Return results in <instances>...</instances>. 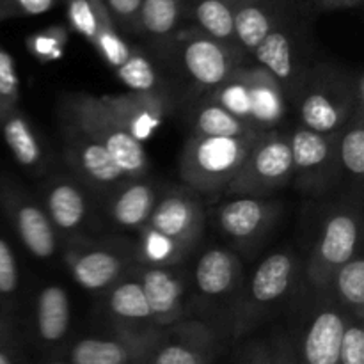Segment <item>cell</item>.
<instances>
[{
	"instance_id": "1",
	"label": "cell",
	"mask_w": 364,
	"mask_h": 364,
	"mask_svg": "<svg viewBox=\"0 0 364 364\" xmlns=\"http://www.w3.org/2000/svg\"><path fill=\"white\" fill-rule=\"evenodd\" d=\"M295 92L302 128L326 135L340 134L359 98H364L363 77L359 75L354 84L345 71L318 64L302 75Z\"/></svg>"
},
{
	"instance_id": "2",
	"label": "cell",
	"mask_w": 364,
	"mask_h": 364,
	"mask_svg": "<svg viewBox=\"0 0 364 364\" xmlns=\"http://www.w3.org/2000/svg\"><path fill=\"white\" fill-rule=\"evenodd\" d=\"M205 212L198 199L171 192L160 199L142 228V252L155 267L176 263L199 242Z\"/></svg>"
},
{
	"instance_id": "3",
	"label": "cell",
	"mask_w": 364,
	"mask_h": 364,
	"mask_svg": "<svg viewBox=\"0 0 364 364\" xmlns=\"http://www.w3.org/2000/svg\"><path fill=\"white\" fill-rule=\"evenodd\" d=\"M208 100L259 134L276 130L287 114L284 89L262 66H238Z\"/></svg>"
},
{
	"instance_id": "4",
	"label": "cell",
	"mask_w": 364,
	"mask_h": 364,
	"mask_svg": "<svg viewBox=\"0 0 364 364\" xmlns=\"http://www.w3.org/2000/svg\"><path fill=\"white\" fill-rule=\"evenodd\" d=\"M263 134L224 139L192 134L180 155V178L194 191H226Z\"/></svg>"
},
{
	"instance_id": "5",
	"label": "cell",
	"mask_w": 364,
	"mask_h": 364,
	"mask_svg": "<svg viewBox=\"0 0 364 364\" xmlns=\"http://www.w3.org/2000/svg\"><path fill=\"white\" fill-rule=\"evenodd\" d=\"M68 110L73 130L102 144L127 178L137 180L144 176L148 171L144 146L117 123L100 96H75Z\"/></svg>"
},
{
	"instance_id": "6",
	"label": "cell",
	"mask_w": 364,
	"mask_h": 364,
	"mask_svg": "<svg viewBox=\"0 0 364 364\" xmlns=\"http://www.w3.org/2000/svg\"><path fill=\"white\" fill-rule=\"evenodd\" d=\"M291 173L294 164L288 137L277 130L267 132L258 139L237 176L226 187V194L265 198L270 192L283 188L291 180Z\"/></svg>"
},
{
	"instance_id": "7",
	"label": "cell",
	"mask_w": 364,
	"mask_h": 364,
	"mask_svg": "<svg viewBox=\"0 0 364 364\" xmlns=\"http://www.w3.org/2000/svg\"><path fill=\"white\" fill-rule=\"evenodd\" d=\"M359 215L354 210H338L323 223L308 262V279L318 294L327 290L340 267L358 255Z\"/></svg>"
},
{
	"instance_id": "8",
	"label": "cell",
	"mask_w": 364,
	"mask_h": 364,
	"mask_svg": "<svg viewBox=\"0 0 364 364\" xmlns=\"http://www.w3.org/2000/svg\"><path fill=\"white\" fill-rule=\"evenodd\" d=\"M340 134L326 135L301 127L288 137L294 164L291 178L299 187L309 192H326L334 183L341 166L338 153Z\"/></svg>"
},
{
	"instance_id": "9",
	"label": "cell",
	"mask_w": 364,
	"mask_h": 364,
	"mask_svg": "<svg viewBox=\"0 0 364 364\" xmlns=\"http://www.w3.org/2000/svg\"><path fill=\"white\" fill-rule=\"evenodd\" d=\"M297 276V259L291 252H274L263 259L238 306L237 323L242 329L252 327L255 320L263 318L270 308L279 304L294 288Z\"/></svg>"
},
{
	"instance_id": "10",
	"label": "cell",
	"mask_w": 364,
	"mask_h": 364,
	"mask_svg": "<svg viewBox=\"0 0 364 364\" xmlns=\"http://www.w3.org/2000/svg\"><path fill=\"white\" fill-rule=\"evenodd\" d=\"M185 71L201 87L215 89L238 68V50L208 38L198 28L180 31L174 36Z\"/></svg>"
},
{
	"instance_id": "11",
	"label": "cell",
	"mask_w": 364,
	"mask_h": 364,
	"mask_svg": "<svg viewBox=\"0 0 364 364\" xmlns=\"http://www.w3.org/2000/svg\"><path fill=\"white\" fill-rule=\"evenodd\" d=\"M117 123L139 142L155 135L167 114L166 96L162 92H123L100 96Z\"/></svg>"
},
{
	"instance_id": "12",
	"label": "cell",
	"mask_w": 364,
	"mask_h": 364,
	"mask_svg": "<svg viewBox=\"0 0 364 364\" xmlns=\"http://www.w3.org/2000/svg\"><path fill=\"white\" fill-rule=\"evenodd\" d=\"M347 313L333 301H322L313 309L306 329L302 352L308 364H340V347Z\"/></svg>"
},
{
	"instance_id": "13",
	"label": "cell",
	"mask_w": 364,
	"mask_h": 364,
	"mask_svg": "<svg viewBox=\"0 0 364 364\" xmlns=\"http://www.w3.org/2000/svg\"><path fill=\"white\" fill-rule=\"evenodd\" d=\"M279 205L265 198H237L217 210L219 228L237 242H255L270 230Z\"/></svg>"
},
{
	"instance_id": "14",
	"label": "cell",
	"mask_w": 364,
	"mask_h": 364,
	"mask_svg": "<svg viewBox=\"0 0 364 364\" xmlns=\"http://www.w3.org/2000/svg\"><path fill=\"white\" fill-rule=\"evenodd\" d=\"M252 55L258 60V66L269 71L279 82L281 87H299V82L306 71L301 70L297 43L294 36L287 31L283 21L279 20L274 25L267 38L256 46Z\"/></svg>"
},
{
	"instance_id": "15",
	"label": "cell",
	"mask_w": 364,
	"mask_h": 364,
	"mask_svg": "<svg viewBox=\"0 0 364 364\" xmlns=\"http://www.w3.org/2000/svg\"><path fill=\"white\" fill-rule=\"evenodd\" d=\"M68 156L75 169L85 178L91 185L100 188H110L121 185V181L128 180L127 174L117 167L112 156L98 142L91 141L85 135L73 130L70 139Z\"/></svg>"
},
{
	"instance_id": "16",
	"label": "cell",
	"mask_w": 364,
	"mask_h": 364,
	"mask_svg": "<svg viewBox=\"0 0 364 364\" xmlns=\"http://www.w3.org/2000/svg\"><path fill=\"white\" fill-rule=\"evenodd\" d=\"M151 311L153 323L171 326L181 315L183 283L164 267H151L139 281Z\"/></svg>"
},
{
	"instance_id": "17",
	"label": "cell",
	"mask_w": 364,
	"mask_h": 364,
	"mask_svg": "<svg viewBox=\"0 0 364 364\" xmlns=\"http://www.w3.org/2000/svg\"><path fill=\"white\" fill-rule=\"evenodd\" d=\"M240 276V259L223 247L208 249L196 265V287L206 297L228 295L238 287Z\"/></svg>"
},
{
	"instance_id": "18",
	"label": "cell",
	"mask_w": 364,
	"mask_h": 364,
	"mask_svg": "<svg viewBox=\"0 0 364 364\" xmlns=\"http://www.w3.org/2000/svg\"><path fill=\"white\" fill-rule=\"evenodd\" d=\"M235 36L245 52H255L279 21L276 0H235Z\"/></svg>"
},
{
	"instance_id": "19",
	"label": "cell",
	"mask_w": 364,
	"mask_h": 364,
	"mask_svg": "<svg viewBox=\"0 0 364 364\" xmlns=\"http://www.w3.org/2000/svg\"><path fill=\"white\" fill-rule=\"evenodd\" d=\"M11 213H13L14 226H16V231L25 247L36 258L46 259L53 256L57 240L48 215L39 206L32 205L25 199H18L11 206Z\"/></svg>"
},
{
	"instance_id": "20",
	"label": "cell",
	"mask_w": 364,
	"mask_h": 364,
	"mask_svg": "<svg viewBox=\"0 0 364 364\" xmlns=\"http://www.w3.org/2000/svg\"><path fill=\"white\" fill-rule=\"evenodd\" d=\"M233 0H191L187 18L208 38L240 52L235 36Z\"/></svg>"
},
{
	"instance_id": "21",
	"label": "cell",
	"mask_w": 364,
	"mask_h": 364,
	"mask_svg": "<svg viewBox=\"0 0 364 364\" xmlns=\"http://www.w3.org/2000/svg\"><path fill=\"white\" fill-rule=\"evenodd\" d=\"M0 132L20 166L31 171L41 169L45 162L41 142L20 109H13L0 116Z\"/></svg>"
},
{
	"instance_id": "22",
	"label": "cell",
	"mask_w": 364,
	"mask_h": 364,
	"mask_svg": "<svg viewBox=\"0 0 364 364\" xmlns=\"http://www.w3.org/2000/svg\"><path fill=\"white\" fill-rule=\"evenodd\" d=\"M191 0H142L137 31L159 41L173 39L187 18Z\"/></svg>"
},
{
	"instance_id": "23",
	"label": "cell",
	"mask_w": 364,
	"mask_h": 364,
	"mask_svg": "<svg viewBox=\"0 0 364 364\" xmlns=\"http://www.w3.org/2000/svg\"><path fill=\"white\" fill-rule=\"evenodd\" d=\"M156 192L153 185L144 181H132L124 185L110 205L112 219L123 228H137L142 230L148 223L149 215L155 210Z\"/></svg>"
},
{
	"instance_id": "24",
	"label": "cell",
	"mask_w": 364,
	"mask_h": 364,
	"mask_svg": "<svg viewBox=\"0 0 364 364\" xmlns=\"http://www.w3.org/2000/svg\"><path fill=\"white\" fill-rule=\"evenodd\" d=\"M123 259L110 251L92 249L71 259V274L85 290H103L119 277Z\"/></svg>"
},
{
	"instance_id": "25",
	"label": "cell",
	"mask_w": 364,
	"mask_h": 364,
	"mask_svg": "<svg viewBox=\"0 0 364 364\" xmlns=\"http://www.w3.org/2000/svg\"><path fill=\"white\" fill-rule=\"evenodd\" d=\"M46 208L52 223L59 230H77L85 219L87 203L80 188L70 180H60L50 185L46 192Z\"/></svg>"
},
{
	"instance_id": "26",
	"label": "cell",
	"mask_w": 364,
	"mask_h": 364,
	"mask_svg": "<svg viewBox=\"0 0 364 364\" xmlns=\"http://www.w3.org/2000/svg\"><path fill=\"white\" fill-rule=\"evenodd\" d=\"M70 297L57 284L43 288L36 306L39 336L45 341H59L70 329Z\"/></svg>"
},
{
	"instance_id": "27",
	"label": "cell",
	"mask_w": 364,
	"mask_h": 364,
	"mask_svg": "<svg viewBox=\"0 0 364 364\" xmlns=\"http://www.w3.org/2000/svg\"><path fill=\"white\" fill-rule=\"evenodd\" d=\"M322 294H331L338 299L345 309L358 320H363L364 311V262L355 255L350 262L338 269L329 287Z\"/></svg>"
},
{
	"instance_id": "28",
	"label": "cell",
	"mask_w": 364,
	"mask_h": 364,
	"mask_svg": "<svg viewBox=\"0 0 364 364\" xmlns=\"http://www.w3.org/2000/svg\"><path fill=\"white\" fill-rule=\"evenodd\" d=\"M194 134L205 135V137H224V139H238L258 135L249 128L244 121L235 117L220 105L213 103L212 100H206L198 109L194 117Z\"/></svg>"
},
{
	"instance_id": "29",
	"label": "cell",
	"mask_w": 364,
	"mask_h": 364,
	"mask_svg": "<svg viewBox=\"0 0 364 364\" xmlns=\"http://www.w3.org/2000/svg\"><path fill=\"white\" fill-rule=\"evenodd\" d=\"M340 164L355 180L364 173V98H359L354 114L345 124L338 141Z\"/></svg>"
},
{
	"instance_id": "30",
	"label": "cell",
	"mask_w": 364,
	"mask_h": 364,
	"mask_svg": "<svg viewBox=\"0 0 364 364\" xmlns=\"http://www.w3.org/2000/svg\"><path fill=\"white\" fill-rule=\"evenodd\" d=\"M66 11L71 27L89 43L95 41L107 25L114 23L102 0H66Z\"/></svg>"
},
{
	"instance_id": "31",
	"label": "cell",
	"mask_w": 364,
	"mask_h": 364,
	"mask_svg": "<svg viewBox=\"0 0 364 364\" xmlns=\"http://www.w3.org/2000/svg\"><path fill=\"white\" fill-rule=\"evenodd\" d=\"M109 308L116 318L127 320V322H142V320L153 322L151 311H149L139 281H127V283L117 284L110 294Z\"/></svg>"
},
{
	"instance_id": "32",
	"label": "cell",
	"mask_w": 364,
	"mask_h": 364,
	"mask_svg": "<svg viewBox=\"0 0 364 364\" xmlns=\"http://www.w3.org/2000/svg\"><path fill=\"white\" fill-rule=\"evenodd\" d=\"M130 350L121 341L85 338L71 352L73 364H127Z\"/></svg>"
},
{
	"instance_id": "33",
	"label": "cell",
	"mask_w": 364,
	"mask_h": 364,
	"mask_svg": "<svg viewBox=\"0 0 364 364\" xmlns=\"http://www.w3.org/2000/svg\"><path fill=\"white\" fill-rule=\"evenodd\" d=\"M117 77L134 92H159V73L151 60L139 50H134L116 70Z\"/></svg>"
},
{
	"instance_id": "34",
	"label": "cell",
	"mask_w": 364,
	"mask_h": 364,
	"mask_svg": "<svg viewBox=\"0 0 364 364\" xmlns=\"http://www.w3.org/2000/svg\"><path fill=\"white\" fill-rule=\"evenodd\" d=\"M95 46L96 52L102 55V59L105 60L109 66L114 68V71L119 66H123L124 60L132 55L134 48L124 41L123 36L119 34V28L114 23L107 25L98 36H96L95 41L91 43Z\"/></svg>"
},
{
	"instance_id": "35",
	"label": "cell",
	"mask_w": 364,
	"mask_h": 364,
	"mask_svg": "<svg viewBox=\"0 0 364 364\" xmlns=\"http://www.w3.org/2000/svg\"><path fill=\"white\" fill-rule=\"evenodd\" d=\"M20 100V78L13 55L0 45V116L18 109Z\"/></svg>"
},
{
	"instance_id": "36",
	"label": "cell",
	"mask_w": 364,
	"mask_h": 364,
	"mask_svg": "<svg viewBox=\"0 0 364 364\" xmlns=\"http://www.w3.org/2000/svg\"><path fill=\"white\" fill-rule=\"evenodd\" d=\"M64 45H66V32L60 27L48 28L46 32H39V34L32 36L28 39V48L39 59H53V57H59Z\"/></svg>"
},
{
	"instance_id": "37",
	"label": "cell",
	"mask_w": 364,
	"mask_h": 364,
	"mask_svg": "<svg viewBox=\"0 0 364 364\" xmlns=\"http://www.w3.org/2000/svg\"><path fill=\"white\" fill-rule=\"evenodd\" d=\"M340 364H364V331L359 323H345Z\"/></svg>"
},
{
	"instance_id": "38",
	"label": "cell",
	"mask_w": 364,
	"mask_h": 364,
	"mask_svg": "<svg viewBox=\"0 0 364 364\" xmlns=\"http://www.w3.org/2000/svg\"><path fill=\"white\" fill-rule=\"evenodd\" d=\"M117 28L137 31V16L142 0H102Z\"/></svg>"
},
{
	"instance_id": "39",
	"label": "cell",
	"mask_w": 364,
	"mask_h": 364,
	"mask_svg": "<svg viewBox=\"0 0 364 364\" xmlns=\"http://www.w3.org/2000/svg\"><path fill=\"white\" fill-rule=\"evenodd\" d=\"M63 0H0V11L7 18L38 16L53 9Z\"/></svg>"
},
{
	"instance_id": "40",
	"label": "cell",
	"mask_w": 364,
	"mask_h": 364,
	"mask_svg": "<svg viewBox=\"0 0 364 364\" xmlns=\"http://www.w3.org/2000/svg\"><path fill=\"white\" fill-rule=\"evenodd\" d=\"M18 288V267L9 244L0 238V295H13Z\"/></svg>"
},
{
	"instance_id": "41",
	"label": "cell",
	"mask_w": 364,
	"mask_h": 364,
	"mask_svg": "<svg viewBox=\"0 0 364 364\" xmlns=\"http://www.w3.org/2000/svg\"><path fill=\"white\" fill-rule=\"evenodd\" d=\"M153 364H201V358L188 345L171 343L159 352Z\"/></svg>"
},
{
	"instance_id": "42",
	"label": "cell",
	"mask_w": 364,
	"mask_h": 364,
	"mask_svg": "<svg viewBox=\"0 0 364 364\" xmlns=\"http://www.w3.org/2000/svg\"><path fill=\"white\" fill-rule=\"evenodd\" d=\"M315 2L322 11H338L358 7L363 0H315Z\"/></svg>"
},
{
	"instance_id": "43",
	"label": "cell",
	"mask_w": 364,
	"mask_h": 364,
	"mask_svg": "<svg viewBox=\"0 0 364 364\" xmlns=\"http://www.w3.org/2000/svg\"><path fill=\"white\" fill-rule=\"evenodd\" d=\"M0 364H11V359L2 350H0Z\"/></svg>"
},
{
	"instance_id": "44",
	"label": "cell",
	"mask_w": 364,
	"mask_h": 364,
	"mask_svg": "<svg viewBox=\"0 0 364 364\" xmlns=\"http://www.w3.org/2000/svg\"><path fill=\"white\" fill-rule=\"evenodd\" d=\"M2 20H6V16H4V13L0 11V21H2Z\"/></svg>"
},
{
	"instance_id": "45",
	"label": "cell",
	"mask_w": 364,
	"mask_h": 364,
	"mask_svg": "<svg viewBox=\"0 0 364 364\" xmlns=\"http://www.w3.org/2000/svg\"><path fill=\"white\" fill-rule=\"evenodd\" d=\"M233 2H235V0H233Z\"/></svg>"
},
{
	"instance_id": "46",
	"label": "cell",
	"mask_w": 364,
	"mask_h": 364,
	"mask_svg": "<svg viewBox=\"0 0 364 364\" xmlns=\"http://www.w3.org/2000/svg\"><path fill=\"white\" fill-rule=\"evenodd\" d=\"M265 364H267V363H265Z\"/></svg>"
}]
</instances>
